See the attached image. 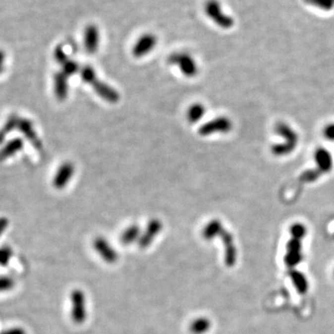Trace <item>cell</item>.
Masks as SVG:
<instances>
[{
    "mask_svg": "<svg viewBox=\"0 0 334 334\" xmlns=\"http://www.w3.org/2000/svg\"><path fill=\"white\" fill-rule=\"evenodd\" d=\"M12 255H13V251L9 246L4 245L0 247V266L1 267L7 266Z\"/></svg>",
    "mask_w": 334,
    "mask_h": 334,
    "instance_id": "d4e9b609",
    "label": "cell"
},
{
    "mask_svg": "<svg viewBox=\"0 0 334 334\" xmlns=\"http://www.w3.org/2000/svg\"><path fill=\"white\" fill-rule=\"evenodd\" d=\"M0 334H27L25 330L20 327L10 328L1 332Z\"/></svg>",
    "mask_w": 334,
    "mask_h": 334,
    "instance_id": "f546056e",
    "label": "cell"
},
{
    "mask_svg": "<svg viewBox=\"0 0 334 334\" xmlns=\"http://www.w3.org/2000/svg\"><path fill=\"white\" fill-rule=\"evenodd\" d=\"M232 129V122L227 117L221 116L215 118L203 124L199 128L201 136H210L215 133H227Z\"/></svg>",
    "mask_w": 334,
    "mask_h": 334,
    "instance_id": "5b68a950",
    "label": "cell"
},
{
    "mask_svg": "<svg viewBox=\"0 0 334 334\" xmlns=\"http://www.w3.org/2000/svg\"><path fill=\"white\" fill-rule=\"evenodd\" d=\"M4 59H5V54H4V52H3V51H0V65H2V64H3V61H4Z\"/></svg>",
    "mask_w": 334,
    "mask_h": 334,
    "instance_id": "1f68e13d",
    "label": "cell"
},
{
    "mask_svg": "<svg viewBox=\"0 0 334 334\" xmlns=\"http://www.w3.org/2000/svg\"><path fill=\"white\" fill-rule=\"evenodd\" d=\"M8 224H9V221L7 218H4V217L0 218V237L6 231Z\"/></svg>",
    "mask_w": 334,
    "mask_h": 334,
    "instance_id": "4dcf8cb0",
    "label": "cell"
},
{
    "mask_svg": "<svg viewBox=\"0 0 334 334\" xmlns=\"http://www.w3.org/2000/svg\"><path fill=\"white\" fill-rule=\"evenodd\" d=\"M100 40L101 36L99 28L94 24L88 25L85 31V38H84L85 48L88 54H94L98 51Z\"/></svg>",
    "mask_w": 334,
    "mask_h": 334,
    "instance_id": "8fae6325",
    "label": "cell"
},
{
    "mask_svg": "<svg viewBox=\"0 0 334 334\" xmlns=\"http://www.w3.org/2000/svg\"><path fill=\"white\" fill-rule=\"evenodd\" d=\"M93 246L96 252L101 255L103 261L108 264H113L118 259V254L116 251L111 246L109 242L104 238L99 237L94 240Z\"/></svg>",
    "mask_w": 334,
    "mask_h": 334,
    "instance_id": "9c48e42d",
    "label": "cell"
},
{
    "mask_svg": "<svg viewBox=\"0 0 334 334\" xmlns=\"http://www.w3.org/2000/svg\"><path fill=\"white\" fill-rule=\"evenodd\" d=\"M316 162L318 164V168L323 174L329 173L333 168V158L331 153L323 148H320L316 152Z\"/></svg>",
    "mask_w": 334,
    "mask_h": 334,
    "instance_id": "9a60e30c",
    "label": "cell"
},
{
    "mask_svg": "<svg viewBox=\"0 0 334 334\" xmlns=\"http://www.w3.org/2000/svg\"><path fill=\"white\" fill-rule=\"evenodd\" d=\"M204 113H205V108L204 105L200 103H195L189 107L187 117L190 123L194 124V123L199 122L204 117Z\"/></svg>",
    "mask_w": 334,
    "mask_h": 334,
    "instance_id": "ffe728a7",
    "label": "cell"
},
{
    "mask_svg": "<svg viewBox=\"0 0 334 334\" xmlns=\"http://www.w3.org/2000/svg\"><path fill=\"white\" fill-rule=\"evenodd\" d=\"M204 12L218 26L223 29H229L234 25L232 17L224 12L218 0H207L204 5Z\"/></svg>",
    "mask_w": 334,
    "mask_h": 334,
    "instance_id": "7a4b0ae2",
    "label": "cell"
},
{
    "mask_svg": "<svg viewBox=\"0 0 334 334\" xmlns=\"http://www.w3.org/2000/svg\"><path fill=\"white\" fill-rule=\"evenodd\" d=\"M71 318L75 324H82L87 319L86 296L84 291L73 290L71 293Z\"/></svg>",
    "mask_w": 334,
    "mask_h": 334,
    "instance_id": "277c9868",
    "label": "cell"
},
{
    "mask_svg": "<svg viewBox=\"0 0 334 334\" xmlns=\"http://www.w3.org/2000/svg\"><path fill=\"white\" fill-rule=\"evenodd\" d=\"M18 122H19V118L13 115V116L10 117L5 123V124L3 125V128L0 129V144H2L4 142V140H5V138L7 137L8 133H10L14 128H17Z\"/></svg>",
    "mask_w": 334,
    "mask_h": 334,
    "instance_id": "7402d4cb",
    "label": "cell"
},
{
    "mask_svg": "<svg viewBox=\"0 0 334 334\" xmlns=\"http://www.w3.org/2000/svg\"><path fill=\"white\" fill-rule=\"evenodd\" d=\"M94 88L97 94L99 95L103 100L111 103H115L120 100V95L118 94L116 90L106 83L99 80L98 78L91 84Z\"/></svg>",
    "mask_w": 334,
    "mask_h": 334,
    "instance_id": "7c38bea8",
    "label": "cell"
},
{
    "mask_svg": "<svg viewBox=\"0 0 334 334\" xmlns=\"http://www.w3.org/2000/svg\"><path fill=\"white\" fill-rule=\"evenodd\" d=\"M324 137L334 141V124H329L324 129Z\"/></svg>",
    "mask_w": 334,
    "mask_h": 334,
    "instance_id": "f1b7e54d",
    "label": "cell"
},
{
    "mask_svg": "<svg viewBox=\"0 0 334 334\" xmlns=\"http://www.w3.org/2000/svg\"><path fill=\"white\" fill-rule=\"evenodd\" d=\"M3 70H4V68H3V65H0V73L3 72Z\"/></svg>",
    "mask_w": 334,
    "mask_h": 334,
    "instance_id": "d6a6232c",
    "label": "cell"
},
{
    "mask_svg": "<svg viewBox=\"0 0 334 334\" xmlns=\"http://www.w3.org/2000/svg\"><path fill=\"white\" fill-rule=\"evenodd\" d=\"M322 174H323V173L317 167L314 170H308L305 173H303L302 175L300 176V181L303 182V183H310V182L316 181Z\"/></svg>",
    "mask_w": 334,
    "mask_h": 334,
    "instance_id": "603a6c76",
    "label": "cell"
},
{
    "mask_svg": "<svg viewBox=\"0 0 334 334\" xmlns=\"http://www.w3.org/2000/svg\"><path fill=\"white\" fill-rule=\"evenodd\" d=\"M211 328V321L206 318H198L189 325V331L192 334H204Z\"/></svg>",
    "mask_w": 334,
    "mask_h": 334,
    "instance_id": "d6986e66",
    "label": "cell"
},
{
    "mask_svg": "<svg viewBox=\"0 0 334 334\" xmlns=\"http://www.w3.org/2000/svg\"><path fill=\"white\" fill-rule=\"evenodd\" d=\"M163 224L159 219H152L146 227L145 231L141 234L138 240V246L141 249L149 247L155 237L161 232Z\"/></svg>",
    "mask_w": 334,
    "mask_h": 334,
    "instance_id": "ba28073f",
    "label": "cell"
},
{
    "mask_svg": "<svg viewBox=\"0 0 334 334\" xmlns=\"http://www.w3.org/2000/svg\"><path fill=\"white\" fill-rule=\"evenodd\" d=\"M62 67V73L65 74L66 76H72L74 73H77L79 70V65L77 62L72 59H68Z\"/></svg>",
    "mask_w": 334,
    "mask_h": 334,
    "instance_id": "484cf974",
    "label": "cell"
},
{
    "mask_svg": "<svg viewBox=\"0 0 334 334\" xmlns=\"http://www.w3.org/2000/svg\"><path fill=\"white\" fill-rule=\"evenodd\" d=\"M306 5L323 11H331L334 8V0H304Z\"/></svg>",
    "mask_w": 334,
    "mask_h": 334,
    "instance_id": "44dd1931",
    "label": "cell"
},
{
    "mask_svg": "<svg viewBox=\"0 0 334 334\" xmlns=\"http://www.w3.org/2000/svg\"><path fill=\"white\" fill-rule=\"evenodd\" d=\"M224 229L225 228L222 225V223L218 219H214L204 226V230H203V237L204 240H214L216 237L220 236L224 231Z\"/></svg>",
    "mask_w": 334,
    "mask_h": 334,
    "instance_id": "e0dca14e",
    "label": "cell"
},
{
    "mask_svg": "<svg viewBox=\"0 0 334 334\" xmlns=\"http://www.w3.org/2000/svg\"><path fill=\"white\" fill-rule=\"evenodd\" d=\"M54 91L58 101H65L68 96V76L62 72L54 76Z\"/></svg>",
    "mask_w": 334,
    "mask_h": 334,
    "instance_id": "5bb4252c",
    "label": "cell"
},
{
    "mask_svg": "<svg viewBox=\"0 0 334 334\" xmlns=\"http://www.w3.org/2000/svg\"><path fill=\"white\" fill-rule=\"evenodd\" d=\"M168 62L172 65L177 66L182 73L187 77H193L198 73V67L194 58L188 53L175 52L169 56Z\"/></svg>",
    "mask_w": 334,
    "mask_h": 334,
    "instance_id": "3957f363",
    "label": "cell"
},
{
    "mask_svg": "<svg viewBox=\"0 0 334 334\" xmlns=\"http://www.w3.org/2000/svg\"><path fill=\"white\" fill-rule=\"evenodd\" d=\"M157 44V37L153 34H144L139 37L138 41L134 45L132 54L136 58L144 57L153 51Z\"/></svg>",
    "mask_w": 334,
    "mask_h": 334,
    "instance_id": "8992f818",
    "label": "cell"
},
{
    "mask_svg": "<svg viewBox=\"0 0 334 334\" xmlns=\"http://www.w3.org/2000/svg\"><path fill=\"white\" fill-rule=\"evenodd\" d=\"M23 148V141L22 138H13L9 140L6 145L0 150V162L7 160L15 153L20 152Z\"/></svg>",
    "mask_w": 334,
    "mask_h": 334,
    "instance_id": "2e32d148",
    "label": "cell"
},
{
    "mask_svg": "<svg viewBox=\"0 0 334 334\" xmlns=\"http://www.w3.org/2000/svg\"><path fill=\"white\" fill-rule=\"evenodd\" d=\"M141 236V230L139 226L137 225H130L124 230L121 236V241L124 245H128L133 243L134 241L139 240Z\"/></svg>",
    "mask_w": 334,
    "mask_h": 334,
    "instance_id": "ac0fdd59",
    "label": "cell"
},
{
    "mask_svg": "<svg viewBox=\"0 0 334 334\" xmlns=\"http://www.w3.org/2000/svg\"><path fill=\"white\" fill-rule=\"evenodd\" d=\"M74 174V167L71 162H65L58 167V171L53 178V186L57 189L65 188L71 181Z\"/></svg>",
    "mask_w": 334,
    "mask_h": 334,
    "instance_id": "52a82bcc",
    "label": "cell"
},
{
    "mask_svg": "<svg viewBox=\"0 0 334 334\" xmlns=\"http://www.w3.org/2000/svg\"><path fill=\"white\" fill-rule=\"evenodd\" d=\"M81 77L87 84H92L98 77L95 73V70L91 66H84L81 70Z\"/></svg>",
    "mask_w": 334,
    "mask_h": 334,
    "instance_id": "cb8c5ba5",
    "label": "cell"
},
{
    "mask_svg": "<svg viewBox=\"0 0 334 334\" xmlns=\"http://www.w3.org/2000/svg\"><path fill=\"white\" fill-rule=\"evenodd\" d=\"M17 128L20 132H22L24 137L29 140V142H31L32 145L34 146L37 150L42 149V142L40 138H38L36 131L34 129L33 124L30 120L26 118L19 119Z\"/></svg>",
    "mask_w": 334,
    "mask_h": 334,
    "instance_id": "30bf717a",
    "label": "cell"
},
{
    "mask_svg": "<svg viewBox=\"0 0 334 334\" xmlns=\"http://www.w3.org/2000/svg\"><path fill=\"white\" fill-rule=\"evenodd\" d=\"M277 133L285 138V143L272 147V153L277 156H281L291 153L297 145L298 136L289 125L284 123L277 124Z\"/></svg>",
    "mask_w": 334,
    "mask_h": 334,
    "instance_id": "6da1fadb",
    "label": "cell"
},
{
    "mask_svg": "<svg viewBox=\"0 0 334 334\" xmlns=\"http://www.w3.org/2000/svg\"><path fill=\"white\" fill-rule=\"evenodd\" d=\"M54 57H55V59L57 60V62L61 64V65H63L66 61L69 59L68 56L66 55L65 51H63V49L60 46H58L56 48L55 53H54Z\"/></svg>",
    "mask_w": 334,
    "mask_h": 334,
    "instance_id": "83f0119b",
    "label": "cell"
},
{
    "mask_svg": "<svg viewBox=\"0 0 334 334\" xmlns=\"http://www.w3.org/2000/svg\"><path fill=\"white\" fill-rule=\"evenodd\" d=\"M15 286L14 279L10 277H0V292L10 291Z\"/></svg>",
    "mask_w": 334,
    "mask_h": 334,
    "instance_id": "4316f807",
    "label": "cell"
},
{
    "mask_svg": "<svg viewBox=\"0 0 334 334\" xmlns=\"http://www.w3.org/2000/svg\"><path fill=\"white\" fill-rule=\"evenodd\" d=\"M221 239L224 242L225 245V262L227 266H233L236 262V248L234 246L233 242V238L231 233L226 231L224 229V231L220 235Z\"/></svg>",
    "mask_w": 334,
    "mask_h": 334,
    "instance_id": "4fadbf2b",
    "label": "cell"
}]
</instances>
